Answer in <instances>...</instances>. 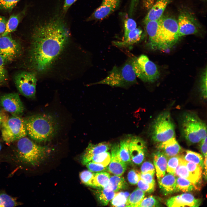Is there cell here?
<instances>
[{"label": "cell", "mask_w": 207, "mask_h": 207, "mask_svg": "<svg viewBox=\"0 0 207 207\" xmlns=\"http://www.w3.org/2000/svg\"><path fill=\"white\" fill-rule=\"evenodd\" d=\"M1 127L2 138L7 144L18 140L27 134L25 120L19 116L8 117Z\"/></svg>", "instance_id": "ba28073f"}, {"label": "cell", "mask_w": 207, "mask_h": 207, "mask_svg": "<svg viewBox=\"0 0 207 207\" xmlns=\"http://www.w3.org/2000/svg\"><path fill=\"white\" fill-rule=\"evenodd\" d=\"M149 133L152 140L159 143L175 137V125L169 112L157 116L151 125Z\"/></svg>", "instance_id": "8992f818"}, {"label": "cell", "mask_w": 207, "mask_h": 207, "mask_svg": "<svg viewBox=\"0 0 207 207\" xmlns=\"http://www.w3.org/2000/svg\"><path fill=\"white\" fill-rule=\"evenodd\" d=\"M126 184L125 180L123 177L114 175L110 176L108 184L103 188L117 192L124 188L126 186Z\"/></svg>", "instance_id": "484cf974"}, {"label": "cell", "mask_w": 207, "mask_h": 207, "mask_svg": "<svg viewBox=\"0 0 207 207\" xmlns=\"http://www.w3.org/2000/svg\"><path fill=\"white\" fill-rule=\"evenodd\" d=\"M200 90L201 96L203 98L206 99L207 97V69L203 72L201 76Z\"/></svg>", "instance_id": "ab89813d"}, {"label": "cell", "mask_w": 207, "mask_h": 207, "mask_svg": "<svg viewBox=\"0 0 207 207\" xmlns=\"http://www.w3.org/2000/svg\"><path fill=\"white\" fill-rule=\"evenodd\" d=\"M201 203L200 200L195 198L191 194L185 193L171 197L166 201V204L168 207H198Z\"/></svg>", "instance_id": "e0dca14e"}, {"label": "cell", "mask_w": 207, "mask_h": 207, "mask_svg": "<svg viewBox=\"0 0 207 207\" xmlns=\"http://www.w3.org/2000/svg\"><path fill=\"white\" fill-rule=\"evenodd\" d=\"M111 158L108 171L114 175L121 176L125 172L127 164L121 159L119 153V144L115 143L111 145Z\"/></svg>", "instance_id": "9a60e30c"}, {"label": "cell", "mask_w": 207, "mask_h": 207, "mask_svg": "<svg viewBox=\"0 0 207 207\" xmlns=\"http://www.w3.org/2000/svg\"><path fill=\"white\" fill-rule=\"evenodd\" d=\"M85 165L89 170L93 172L106 171L108 170L107 167H104L91 161L88 162Z\"/></svg>", "instance_id": "ee69618b"}, {"label": "cell", "mask_w": 207, "mask_h": 207, "mask_svg": "<svg viewBox=\"0 0 207 207\" xmlns=\"http://www.w3.org/2000/svg\"><path fill=\"white\" fill-rule=\"evenodd\" d=\"M145 195V192L137 188L129 195L126 203V207H138Z\"/></svg>", "instance_id": "f546056e"}, {"label": "cell", "mask_w": 207, "mask_h": 207, "mask_svg": "<svg viewBox=\"0 0 207 207\" xmlns=\"http://www.w3.org/2000/svg\"><path fill=\"white\" fill-rule=\"evenodd\" d=\"M7 21L5 17L0 15V35H1L5 30Z\"/></svg>", "instance_id": "816d5d0a"}, {"label": "cell", "mask_w": 207, "mask_h": 207, "mask_svg": "<svg viewBox=\"0 0 207 207\" xmlns=\"http://www.w3.org/2000/svg\"><path fill=\"white\" fill-rule=\"evenodd\" d=\"M1 147H1V143H0V152L1 150Z\"/></svg>", "instance_id": "6f0895ef"}, {"label": "cell", "mask_w": 207, "mask_h": 207, "mask_svg": "<svg viewBox=\"0 0 207 207\" xmlns=\"http://www.w3.org/2000/svg\"><path fill=\"white\" fill-rule=\"evenodd\" d=\"M47 147L35 143L26 137L18 140L17 155L19 160L24 164L35 166L39 164L49 153Z\"/></svg>", "instance_id": "277c9868"}, {"label": "cell", "mask_w": 207, "mask_h": 207, "mask_svg": "<svg viewBox=\"0 0 207 207\" xmlns=\"http://www.w3.org/2000/svg\"><path fill=\"white\" fill-rule=\"evenodd\" d=\"M160 205L158 200L151 196L144 198L138 207H158Z\"/></svg>", "instance_id": "60d3db41"}, {"label": "cell", "mask_w": 207, "mask_h": 207, "mask_svg": "<svg viewBox=\"0 0 207 207\" xmlns=\"http://www.w3.org/2000/svg\"><path fill=\"white\" fill-rule=\"evenodd\" d=\"M179 122L181 135L189 145L199 143L207 137L206 124L195 113H183Z\"/></svg>", "instance_id": "3957f363"}, {"label": "cell", "mask_w": 207, "mask_h": 207, "mask_svg": "<svg viewBox=\"0 0 207 207\" xmlns=\"http://www.w3.org/2000/svg\"><path fill=\"white\" fill-rule=\"evenodd\" d=\"M154 175L149 173L139 172L140 177L142 180L147 183L153 185H155V181L154 178Z\"/></svg>", "instance_id": "681fc988"}, {"label": "cell", "mask_w": 207, "mask_h": 207, "mask_svg": "<svg viewBox=\"0 0 207 207\" xmlns=\"http://www.w3.org/2000/svg\"><path fill=\"white\" fill-rule=\"evenodd\" d=\"M139 178V172H137L134 169L130 170L128 173V180L131 184L135 185L137 184Z\"/></svg>", "instance_id": "7dc6e473"}, {"label": "cell", "mask_w": 207, "mask_h": 207, "mask_svg": "<svg viewBox=\"0 0 207 207\" xmlns=\"http://www.w3.org/2000/svg\"><path fill=\"white\" fill-rule=\"evenodd\" d=\"M177 21L179 38L186 35L195 34L200 30V24L193 14L188 10L181 11Z\"/></svg>", "instance_id": "8fae6325"}, {"label": "cell", "mask_w": 207, "mask_h": 207, "mask_svg": "<svg viewBox=\"0 0 207 207\" xmlns=\"http://www.w3.org/2000/svg\"><path fill=\"white\" fill-rule=\"evenodd\" d=\"M168 159L167 156L159 150L155 152L154 154V162L158 180L165 175Z\"/></svg>", "instance_id": "603a6c76"}, {"label": "cell", "mask_w": 207, "mask_h": 207, "mask_svg": "<svg viewBox=\"0 0 207 207\" xmlns=\"http://www.w3.org/2000/svg\"><path fill=\"white\" fill-rule=\"evenodd\" d=\"M21 0H0V9L11 11Z\"/></svg>", "instance_id": "b9f144b4"}, {"label": "cell", "mask_w": 207, "mask_h": 207, "mask_svg": "<svg viewBox=\"0 0 207 207\" xmlns=\"http://www.w3.org/2000/svg\"><path fill=\"white\" fill-rule=\"evenodd\" d=\"M136 28V23L133 19L131 18H128L125 19L124 21V40L127 38L128 33L130 31Z\"/></svg>", "instance_id": "7bdbcfd3"}, {"label": "cell", "mask_w": 207, "mask_h": 207, "mask_svg": "<svg viewBox=\"0 0 207 207\" xmlns=\"http://www.w3.org/2000/svg\"><path fill=\"white\" fill-rule=\"evenodd\" d=\"M26 9L17 14L11 15L7 20L6 29L3 34L1 36H4L15 31L21 20L24 16Z\"/></svg>", "instance_id": "d4e9b609"}, {"label": "cell", "mask_w": 207, "mask_h": 207, "mask_svg": "<svg viewBox=\"0 0 207 207\" xmlns=\"http://www.w3.org/2000/svg\"><path fill=\"white\" fill-rule=\"evenodd\" d=\"M120 0H102L101 5L87 19V21L104 19L114 12L119 5Z\"/></svg>", "instance_id": "2e32d148"}, {"label": "cell", "mask_w": 207, "mask_h": 207, "mask_svg": "<svg viewBox=\"0 0 207 207\" xmlns=\"http://www.w3.org/2000/svg\"><path fill=\"white\" fill-rule=\"evenodd\" d=\"M197 189L195 184L188 180L180 177H176L175 192H188Z\"/></svg>", "instance_id": "83f0119b"}, {"label": "cell", "mask_w": 207, "mask_h": 207, "mask_svg": "<svg viewBox=\"0 0 207 207\" xmlns=\"http://www.w3.org/2000/svg\"><path fill=\"white\" fill-rule=\"evenodd\" d=\"M111 146L110 143L106 142L95 144L90 143L82 156V163L86 165L90 161L94 156L102 152H108L110 149Z\"/></svg>", "instance_id": "ac0fdd59"}, {"label": "cell", "mask_w": 207, "mask_h": 207, "mask_svg": "<svg viewBox=\"0 0 207 207\" xmlns=\"http://www.w3.org/2000/svg\"><path fill=\"white\" fill-rule=\"evenodd\" d=\"M25 121L27 134L37 141H44L50 139L57 130V123L50 115H34L28 118Z\"/></svg>", "instance_id": "7a4b0ae2"}, {"label": "cell", "mask_w": 207, "mask_h": 207, "mask_svg": "<svg viewBox=\"0 0 207 207\" xmlns=\"http://www.w3.org/2000/svg\"><path fill=\"white\" fill-rule=\"evenodd\" d=\"M77 0H65L63 10L64 14L66 13L70 6Z\"/></svg>", "instance_id": "f5cc1de1"}, {"label": "cell", "mask_w": 207, "mask_h": 207, "mask_svg": "<svg viewBox=\"0 0 207 207\" xmlns=\"http://www.w3.org/2000/svg\"><path fill=\"white\" fill-rule=\"evenodd\" d=\"M179 163L176 168L174 175L176 177L186 179L193 183L196 184L195 181L189 174L186 165V161L181 157L179 155Z\"/></svg>", "instance_id": "d6a6232c"}, {"label": "cell", "mask_w": 207, "mask_h": 207, "mask_svg": "<svg viewBox=\"0 0 207 207\" xmlns=\"http://www.w3.org/2000/svg\"><path fill=\"white\" fill-rule=\"evenodd\" d=\"M8 117L6 114L0 110V127H1L3 123Z\"/></svg>", "instance_id": "11a10c76"}, {"label": "cell", "mask_w": 207, "mask_h": 207, "mask_svg": "<svg viewBox=\"0 0 207 207\" xmlns=\"http://www.w3.org/2000/svg\"><path fill=\"white\" fill-rule=\"evenodd\" d=\"M110 153L107 152H105L94 156L91 159L90 161L104 167H107L110 163Z\"/></svg>", "instance_id": "d590c367"}, {"label": "cell", "mask_w": 207, "mask_h": 207, "mask_svg": "<svg viewBox=\"0 0 207 207\" xmlns=\"http://www.w3.org/2000/svg\"><path fill=\"white\" fill-rule=\"evenodd\" d=\"M185 164L190 176L196 184L202 177L203 168L199 164L191 162L186 161Z\"/></svg>", "instance_id": "836d02e7"}, {"label": "cell", "mask_w": 207, "mask_h": 207, "mask_svg": "<svg viewBox=\"0 0 207 207\" xmlns=\"http://www.w3.org/2000/svg\"><path fill=\"white\" fill-rule=\"evenodd\" d=\"M146 148L145 142L141 138L137 137H131L129 145L131 161L137 165L141 164L144 159Z\"/></svg>", "instance_id": "5bb4252c"}, {"label": "cell", "mask_w": 207, "mask_h": 207, "mask_svg": "<svg viewBox=\"0 0 207 207\" xmlns=\"http://www.w3.org/2000/svg\"><path fill=\"white\" fill-rule=\"evenodd\" d=\"M179 154L168 158L166 171L168 173L174 175L179 162Z\"/></svg>", "instance_id": "74e56055"}, {"label": "cell", "mask_w": 207, "mask_h": 207, "mask_svg": "<svg viewBox=\"0 0 207 207\" xmlns=\"http://www.w3.org/2000/svg\"><path fill=\"white\" fill-rule=\"evenodd\" d=\"M180 156L187 162H193L199 164L203 168L204 160L202 156L200 154L189 150L183 152Z\"/></svg>", "instance_id": "1f68e13d"}, {"label": "cell", "mask_w": 207, "mask_h": 207, "mask_svg": "<svg viewBox=\"0 0 207 207\" xmlns=\"http://www.w3.org/2000/svg\"><path fill=\"white\" fill-rule=\"evenodd\" d=\"M149 173L154 174L155 170L154 165L150 162L146 161L142 164L141 167V172Z\"/></svg>", "instance_id": "c3c4849f"}, {"label": "cell", "mask_w": 207, "mask_h": 207, "mask_svg": "<svg viewBox=\"0 0 207 207\" xmlns=\"http://www.w3.org/2000/svg\"><path fill=\"white\" fill-rule=\"evenodd\" d=\"M110 177L109 173L106 171L94 173L92 187L104 188L108 184Z\"/></svg>", "instance_id": "4316f807"}, {"label": "cell", "mask_w": 207, "mask_h": 207, "mask_svg": "<svg viewBox=\"0 0 207 207\" xmlns=\"http://www.w3.org/2000/svg\"><path fill=\"white\" fill-rule=\"evenodd\" d=\"M143 37V31L140 28H136L130 31L127 38L122 41H113V44L120 48L131 47L140 41Z\"/></svg>", "instance_id": "7402d4cb"}, {"label": "cell", "mask_w": 207, "mask_h": 207, "mask_svg": "<svg viewBox=\"0 0 207 207\" xmlns=\"http://www.w3.org/2000/svg\"><path fill=\"white\" fill-rule=\"evenodd\" d=\"M14 81L19 92L24 97L33 98L35 97L37 78L32 72L22 71L15 76Z\"/></svg>", "instance_id": "30bf717a"}, {"label": "cell", "mask_w": 207, "mask_h": 207, "mask_svg": "<svg viewBox=\"0 0 207 207\" xmlns=\"http://www.w3.org/2000/svg\"><path fill=\"white\" fill-rule=\"evenodd\" d=\"M131 62L136 76L143 82L153 83L159 78L160 73L157 66L147 56L142 54L134 57Z\"/></svg>", "instance_id": "9c48e42d"}, {"label": "cell", "mask_w": 207, "mask_h": 207, "mask_svg": "<svg viewBox=\"0 0 207 207\" xmlns=\"http://www.w3.org/2000/svg\"><path fill=\"white\" fill-rule=\"evenodd\" d=\"M204 168L205 169L204 175L206 179V170H207V156H205L204 160Z\"/></svg>", "instance_id": "9f6ffc18"}, {"label": "cell", "mask_w": 207, "mask_h": 207, "mask_svg": "<svg viewBox=\"0 0 207 207\" xmlns=\"http://www.w3.org/2000/svg\"><path fill=\"white\" fill-rule=\"evenodd\" d=\"M139 0H131L129 11L131 13L134 12L137 8Z\"/></svg>", "instance_id": "db71d44e"}, {"label": "cell", "mask_w": 207, "mask_h": 207, "mask_svg": "<svg viewBox=\"0 0 207 207\" xmlns=\"http://www.w3.org/2000/svg\"><path fill=\"white\" fill-rule=\"evenodd\" d=\"M158 147L168 158L178 155L181 151V147L175 137L159 143Z\"/></svg>", "instance_id": "ffe728a7"}, {"label": "cell", "mask_w": 207, "mask_h": 207, "mask_svg": "<svg viewBox=\"0 0 207 207\" xmlns=\"http://www.w3.org/2000/svg\"><path fill=\"white\" fill-rule=\"evenodd\" d=\"M199 147L202 153L205 157L207 156V137L200 142Z\"/></svg>", "instance_id": "f907efd6"}, {"label": "cell", "mask_w": 207, "mask_h": 207, "mask_svg": "<svg viewBox=\"0 0 207 207\" xmlns=\"http://www.w3.org/2000/svg\"><path fill=\"white\" fill-rule=\"evenodd\" d=\"M136 76L131 60L121 66H114L105 78L93 84L126 87L137 83Z\"/></svg>", "instance_id": "5b68a950"}, {"label": "cell", "mask_w": 207, "mask_h": 207, "mask_svg": "<svg viewBox=\"0 0 207 207\" xmlns=\"http://www.w3.org/2000/svg\"><path fill=\"white\" fill-rule=\"evenodd\" d=\"M172 0H157L146 15L144 22L159 20L168 5Z\"/></svg>", "instance_id": "d6986e66"}, {"label": "cell", "mask_w": 207, "mask_h": 207, "mask_svg": "<svg viewBox=\"0 0 207 207\" xmlns=\"http://www.w3.org/2000/svg\"><path fill=\"white\" fill-rule=\"evenodd\" d=\"M158 35V49L166 50L172 47L179 39L177 21L171 17L159 19Z\"/></svg>", "instance_id": "52a82bcc"}, {"label": "cell", "mask_w": 207, "mask_h": 207, "mask_svg": "<svg viewBox=\"0 0 207 207\" xmlns=\"http://www.w3.org/2000/svg\"><path fill=\"white\" fill-rule=\"evenodd\" d=\"M31 36L29 60L39 72L47 70L66 44L70 36L62 17L55 15L38 23Z\"/></svg>", "instance_id": "6da1fadb"}, {"label": "cell", "mask_w": 207, "mask_h": 207, "mask_svg": "<svg viewBox=\"0 0 207 207\" xmlns=\"http://www.w3.org/2000/svg\"><path fill=\"white\" fill-rule=\"evenodd\" d=\"M18 205L14 198L6 193H0V207H14Z\"/></svg>", "instance_id": "8d00e7d4"}, {"label": "cell", "mask_w": 207, "mask_h": 207, "mask_svg": "<svg viewBox=\"0 0 207 207\" xmlns=\"http://www.w3.org/2000/svg\"><path fill=\"white\" fill-rule=\"evenodd\" d=\"M176 179L174 175L168 173L158 180L161 192L163 194L167 195L175 192Z\"/></svg>", "instance_id": "cb8c5ba5"}, {"label": "cell", "mask_w": 207, "mask_h": 207, "mask_svg": "<svg viewBox=\"0 0 207 207\" xmlns=\"http://www.w3.org/2000/svg\"><path fill=\"white\" fill-rule=\"evenodd\" d=\"M5 63L4 59L0 55V86L5 83L7 78V74L5 66Z\"/></svg>", "instance_id": "f6af8a7d"}, {"label": "cell", "mask_w": 207, "mask_h": 207, "mask_svg": "<svg viewBox=\"0 0 207 207\" xmlns=\"http://www.w3.org/2000/svg\"><path fill=\"white\" fill-rule=\"evenodd\" d=\"M129 195V193L127 192H117L110 201L111 205L112 206L115 207L126 206Z\"/></svg>", "instance_id": "e575fe53"}, {"label": "cell", "mask_w": 207, "mask_h": 207, "mask_svg": "<svg viewBox=\"0 0 207 207\" xmlns=\"http://www.w3.org/2000/svg\"><path fill=\"white\" fill-rule=\"evenodd\" d=\"M21 47L10 33L0 37V55L5 63L12 61L20 55Z\"/></svg>", "instance_id": "7c38bea8"}, {"label": "cell", "mask_w": 207, "mask_h": 207, "mask_svg": "<svg viewBox=\"0 0 207 207\" xmlns=\"http://www.w3.org/2000/svg\"></svg>", "instance_id": "680465c9"}, {"label": "cell", "mask_w": 207, "mask_h": 207, "mask_svg": "<svg viewBox=\"0 0 207 207\" xmlns=\"http://www.w3.org/2000/svg\"><path fill=\"white\" fill-rule=\"evenodd\" d=\"M159 23V19L150 21L145 23L149 37L148 44L150 48L154 49H158V35Z\"/></svg>", "instance_id": "44dd1931"}, {"label": "cell", "mask_w": 207, "mask_h": 207, "mask_svg": "<svg viewBox=\"0 0 207 207\" xmlns=\"http://www.w3.org/2000/svg\"><path fill=\"white\" fill-rule=\"evenodd\" d=\"M117 193V192L109 191L105 188H100L95 191V192L99 202L103 206L107 205Z\"/></svg>", "instance_id": "f1b7e54d"}, {"label": "cell", "mask_w": 207, "mask_h": 207, "mask_svg": "<svg viewBox=\"0 0 207 207\" xmlns=\"http://www.w3.org/2000/svg\"><path fill=\"white\" fill-rule=\"evenodd\" d=\"M0 105L4 110L13 115L19 116L24 111V107L17 93H7L0 96Z\"/></svg>", "instance_id": "4fadbf2b"}, {"label": "cell", "mask_w": 207, "mask_h": 207, "mask_svg": "<svg viewBox=\"0 0 207 207\" xmlns=\"http://www.w3.org/2000/svg\"><path fill=\"white\" fill-rule=\"evenodd\" d=\"M89 170H85L80 173V177L82 182L85 184L93 186L94 173Z\"/></svg>", "instance_id": "f35d334b"}, {"label": "cell", "mask_w": 207, "mask_h": 207, "mask_svg": "<svg viewBox=\"0 0 207 207\" xmlns=\"http://www.w3.org/2000/svg\"><path fill=\"white\" fill-rule=\"evenodd\" d=\"M137 184L138 188L145 192H151L154 190L155 185L146 183L142 180L140 177Z\"/></svg>", "instance_id": "bcb514c9"}, {"label": "cell", "mask_w": 207, "mask_h": 207, "mask_svg": "<svg viewBox=\"0 0 207 207\" xmlns=\"http://www.w3.org/2000/svg\"><path fill=\"white\" fill-rule=\"evenodd\" d=\"M131 137H129L123 139L119 143L120 156L122 160L127 165L131 162L129 150V145Z\"/></svg>", "instance_id": "4dcf8cb0"}]
</instances>
